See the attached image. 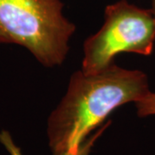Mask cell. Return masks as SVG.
Masks as SVG:
<instances>
[{
    "instance_id": "1",
    "label": "cell",
    "mask_w": 155,
    "mask_h": 155,
    "mask_svg": "<svg viewBox=\"0 0 155 155\" xmlns=\"http://www.w3.org/2000/svg\"><path fill=\"white\" fill-rule=\"evenodd\" d=\"M149 91L145 72L114 63L97 73L74 72L67 93L48 119L52 153L77 148L116 109L137 102Z\"/></svg>"
},
{
    "instance_id": "2",
    "label": "cell",
    "mask_w": 155,
    "mask_h": 155,
    "mask_svg": "<svg viewBox=\"0 0 155 155\" xmlns=\"http://www.w3.org/2000/svg\"><path fill=\"white\" fill-rule=\"evenodd\" d=\"M61 0H0V43L20 45L43 66H60L75 25Z\"/></svg>"
},
{
    "instance_id": "3",
    "label": "cell",
    "mask_w": 155,
    "mask_h": 155,
    "mask_svg": "<svg viewBox=\"0 0 155 155\" xmlns=\"http://www.w3.org/2000/svg\"><path fill=\"white\" fill-rule=\"evenodd\" d=\"M155 20L152 9L120 0L106 7L104 23L84 44L82 71L97 73L114 63L121 53L147 56L153 53Z\"/></svg>"
},
{
    "instance_id": "4",
    "label": "cell",
    "mask_w": 155,
    "mask_h": 155,
    "mask_svg": "<svg viewBox=\"0 0 155 155\" xmlns=\"http://www.w3.org/2000/svg\"><path fill=\"white\" fill-rule=\"evenodd\" d=\"M108 125H109V123H107L105 125H103V127H100L96 133L90 135L85 139L77 148L70 150V151H67V152L55 153H53V155H90L95 142L97 141V139L99 138L100 135L104 133V131L105 130L106 127H108Z\"/></svg>"
},
{
    "instance_id": "5",
    "label": "cell",
    "mask_w": 155,
    "mask_h": 155,
    "mask_svg": "<svg viewBox=\"0 0 155 155\" xmlns=\"http://www.w3.org/2000/svg\"><path fill=\"white\" fill-rule=\"evenodd\" d=\"M134 104L140 117L155 116V92L149 91L141 99L135 102Z\"/></svg>"
},
{
    "instance_id": "6",
    "label": "cell",
    "mask_w": 155,
    "mask_h": 155,
    "mask_svg": "<svg viewBox=\"0 0 155 155\" xmlns=\"http://www.w3.org/2000/svg\"><path fill=\"white\" fill-rule=\"evenodd\" d=\"M0 143L5 147L10 155H23L21 148L14 142L11 134L8 131L3 130L0 132Z\"/></svg>"
},
{
    "instance_id": "7",
    "label": "cell",
    "mask_w": 155,
    "mask_h": 155,
    "mask_svg": "<svg viewBox=\"0 0 155 155\" xmlns=\"http://www.w3.org/2000/svg\"><path fill=\"white\" fill-rule=\"evenodd\" d=\"M151 4H152V11L153 13V17L155 20V0H151Z\"/></svg>"
}]
</instances>
